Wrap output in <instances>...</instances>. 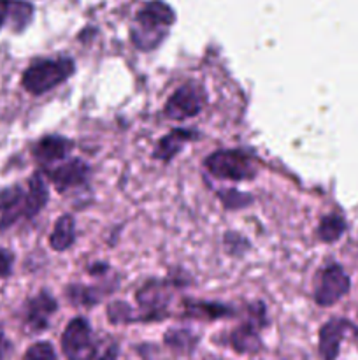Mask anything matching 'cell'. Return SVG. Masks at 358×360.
Here are the masks:
<instances>
[{
	"label": "cell",
	"mask_w": 358,
	"mask_h": 360,
	"mask_svg": "<svg viewBox=\"0 0 358 360\" xmlns=\"http://www.w3.org/2000/svg\"><path fill=\"white\" fill-rule=\"evenodd\" d=\"M165 341H167L171 347L174 348H190L192 347L193 340H192V334L186 333V330H171V333L167 334V338H165Z\"/></svg>",
	"instance_id": "obj_22"
},
{
	"label": "cell",
	"mask_w": 358,
	"mask_h": 360,
	"mask_svg": "<svg viewBox=\"0 0 358 360\" xmlns=\"http://www.w3.org/2000/svg\"><path fill=\"white\" fill-rule=\"evenodd\" d=\"M62 350L67 360H93L97 343L90 323L84 319H74L62 334Z\"/></svg>",
	"instance_id": "obj_4"
},
{
	"label": "cell",
	"mask_w": 358,
	"mask_h": 360,
	"mask_svg": "<svg viewBox=\"0 0 358 360\" xmlns=\"http://www.w3.org/2000/svg\"><path fill=\"white\" fill-rule=\"evenodd\" d=\"M11 267H13V253L0 248V278L9 276Z\"/></svg>",
	"instance_id": "obj_24"
},
{
	"label": "cell",
	"mask_w": 358,
	"mask_h": 360,
	"mask_svg": "<svg viewBox=\"0 0 358 360\" xmlns=\"http://www.w3.org/2000/svg\"><path fill=\"white\" fill-rule=\"evenodd\" d=\"M175 14L167 4L154 0L137 13V27L132 30V41L140 49H153L160 44L165 28L174 23Z\"/></svg>",
	"instance_id": "obj_1"
},
{
	"label": "cell",
	"mask_w": 358,
	"mask_h": 360,
	"mask_svg": "<svg viewBox=\"0 0 358 360\" xmlns=\"http://www.w3.org/2000/svg\"><path fill=\"white\" fill-rule=\"evenodd\" d=\"M97 290L95 288H88L83 287V285H72L69 288V295L72 299L74 304H83V306H90L95 304V302L100 301V295H95Z\"/></svg>",
	"instance_id": "obj_20"
},
{
	"label": "cell",
	"mask_w": 358,
	"mask_h": 360,
	"mask_svg": "<svg viewBox=\"0 0 358 360\" xmlns=\"http://www.w3.org/2000/svg\"><path fill=\"white\" fill-rule=\"evenodd\" d=\"M350 290V278L343 267L332 264L318 273L314 281V301L319 306H332Z\"/></svg>",
	"instance_id": "obj_5"
},
{
	"label": "cell",
	"mask_w": 358,
	"mask_h": 360,
	"mask_svg": "<svg viewBox=\"0 0 358 360\" xmlns=\"http://www.w3.org/2000/svg\"><path fill=\"white\" fill-rule=\"evenodd\" d=\"M56 311V301L48 294L42 292L37 297L30 299L27 304V323L34 330H44L48 327V320Z\"/></svg>",
	"instance_id": "obj_12"
},
{
	"label": "cell",
	"mask_w": 358,
	"mask_h": 360,
	"mask_svg": "<svg viewBox=\"0 0 358 360\" xmlns=\"http://www.w3.org/2000/svg\"><path fill=\"white\" fill-rule=\"evenodd\" d=\"M227 193L230 195V199H227V197H221V199L225 200V204H227L228 207H241V206H246L248 202H251V199L246 197L244 193H237V192H227Z\"/></svg>",
	"instance_id": "obj_25"
},
{
	"label": "cell",
	"mask_w": 358,
	"mask_h": 360,
	"mask_svg": "<svg viewBox=\"0 0 358 360\" xmlns=\"http://www.w3.org/2000/svg\"><path fill=\"white\" fill-rule=\"evenodd\" d=\"M76 239V225H74V218L70 214H63L58 218L55 224V229L49 238V245L56 252H63V250L70 248Z\"/></svg>",
	"instance_id": "obj_16"
},
{
	"label": "cell",
	"mask_w": 358,
	"mask_h": 360,
	"mask_svg": "<svg viewBox=\"0 0 358 360\" xmlns=\"http://www.w3.org/2000/svg\"><path fill=\"white\" fill-rule=\"evenodd\" d=\"M72 148V143L65 137L60 136H46L41 141H37L34 146V157L35 160H39L41 164L48 165L53 162L60 160V158L67 157V153Z\"/></svg>",
	"instance_id": "obj_13"
},
{
	"label": "cell",
	"mask_w": 358,
	"mask_h": 360,
	"mask_svg": "<svg viewBox=\"0 0 358 360\" xmlns=\"http://www.w3.org/2000/svg\"><path fill=\"white\" fill-rule=\"evenodd\" d=\"M7 13H6V0H0V28H2L4 21H6Z\"/></svg>",
	"instance_id": "obj_28"
},
{
	"label": "cell",
	"mask_w": 358,
	"mask_h": 360,
	"mask_svg": "<svg viewBox=\"0 0 358 360\" xmlns=\"http://www.w3.org/2000/svg\"><path fill=\"white\" fill-rule=\"evenodd\" d=\"M98 360H118V347L112 345L111 348H107V350L104 352V355H102Z\"/></svg>",
	"instance_id": "obj_27"
},
{
	"label": "cell",
	"mask_w": 358,
	"mask_h": 360,
	"mask_svg": "<svg viewBox=\"0 0 358 360\" xmlns=\"http://www.w3.org/2000/svg\"><path fill=\"white\" fill-rule=\"evenodd\" d=\"M90 176V167L84 164L79 158H72V160L65 162V164L58 165L53 171H49V178L55 183L58 190L72 188V186L83 185Z\"/></svg>",
	"instance_id": "obj_7"
},
{
	"label": "cell",
	"mask_w": 358,
	"mask_h": 360,
	"mask_svg": "<svg viewBox=\"0 0 358 360\" xmlns=\"http://www.w3.org/2000/svg\"><path fill=\"white\" fill-rule=\"evenodd\" d=\"M190 315H202L207 319H218V316H228L230 315V309L227 306L221 304H207V302H193L188 308Z\"/></svg>",
	"instance_id": "obj_19"
},
{
	"label": "cell",
	"mask_w": 358,
	"mask_h": 360,
	"mask_svg": "<svg viewBox=\"0 0 358 360\" xmlns=\"http://www.w3.org/2000/svg\"><path fill=\"white\" fill-rule=\"evenodd\" d=\"M263 313L265 309H260L258 315L251 319L249 322L242 323L241 327L232 333L230 343L241 354H248V352H256L260 348V338H258V327H262Z\"/></svg>",
	"instance_id": "obj_9"
},
{
	"label": "cell",
	"mask_w": 358,
	"mask_h": 360,
	"mask_svg": "<svg viewBox=\"0 0 358 360\" xmlns=\"http://www.w3.org/2000/svg\"><path fill=\"white\" fill-rule=\"evenodd\" d=\"M11 350V345L9 341L6 340V336H4L2 333H0V360H4L7 357V354H9Z\"/></svg>",
	"instance_id": "obj_26"
},
{
	"label": "cell",
	"mask_w": 358,
	"mask_h": 360,
	"mask_svg": "<svg viewBox=\"0 0 358 360\" xmlns=\"http://www.w3.org/2000/svg\"><path fill=\"white\" fill-rule=\"evenodd\" d=\"M168 297H171V294H167V287L164 283H157V281H151L137 292V301L146 309L147 319L151 320L164 316Z\"/></svg>",
	"instance_id": "obj_8"
},
{
	"label": "cell",
	"mask_w": 358,
	"mask_h": 360,
	"mask_svg": "<svg viewBox=\"0 0 358 360\" xmlns=\"http://www.w3.org/2000/svg\"><path fill=\"white\" fill-rule=\"evenodd\" d=\"M343 232H344V220L339 217V214H329V217H325L318 229L319 238H321V241L325 243L337 241Z\"/></svg>",
	"instance_id": "obj_18"
},
{
	"label": "cell",
	"mask_w": 358,
	"mask_h": 360,
	"mask_svg": "<svg viewBox=\"0 0 358 360\" xmlns=\"http://www.w3.org/2000/svg\"><path fill=\"white\" fill-rule=\"evenodd\" d=\"M204 108V95L199 86L188 83L172 94L165 104V116L168 120H186L199 115Z\"/></svg>",
	"instance_id": "obj_6"
},
{
	"label": "cell",
	"mask_w": 358,
	"mask_h": 360,
	"mask_svg": "<svg viewBox=\"0 0 358 360\" xmlns=\"http://www.w3.org/2000/svg\"><path fill=\"white\" fill-rule=\"evenodd\" d=\"M25 360H56L55 348L48 341H39L32 345L25 354Z\"/></svg>",
	"instance_id": "obj_21"
},
{
	"label": "cell",
	"mask_w": 358,
	"mask_h": 360,
	"mask_svg": "<svg viewBox=\"0 0 358 360\" xmlns=\"http://www.w3.org/2000/svg\"><path fill=\"white\" fill-rule=\"evenodd\" d=\"M347 329L344 320H330L319 330V355L323 360H336L339 355L340 341Z\"/></svg>",
	"instance_id": "obj_11"
},
{
	"label": "cell",
	"mask_w": 358,
	"mask_h": 360,
	"mask_svg": "<svg viewBox=\"0 0 358 360\" xmlns=\"http://www.w3.org/2000/svg\"><path fill=\"white\" fill-rule=\"evenodd\" d=\"M74 74V62L70 58L37 60L25 70L21 84L32 95H42L62 84Z\"/></svg>",
	"instance_id": "obj_2"
},
{
	"label": "cell",
	"mask_w": 358,
	"mask_h": 360,
	"mask_svg": "<svg viewBox=\"0 0 358 360\" xmlns=\"http://www.w3.org/2000/svg\"><path fill=\"white\" fill-rule=\"evenodd\" d=\"M6 13L16 32L23 30L34 16V7L21 0H6Z\"/></svg>",
	"instance_id": "obj_17"
},
{
	"label": "cell",
	"mask_w": 358,
	"mask_h": 360,
	"mask_svg": "<svg viewBox=\"0 0 358 360\" xmlns=\"http://www.w3.org/2000/svg\"><path fill=\"white\" fill-rule=\"evenodd\" d=\"M206 167L214 178L232 179V181L249 179L256 174L251 157L235 150L214 151L206 160Z\"/></svg>",
	"instance_id": "obj_3"
},
{
	"label": "cell",
	"mask_w": 358,
	"mask_h": 360,
	"mask_svg": "<svg viewBox=\"0 0 358 360\" xmlns=\"http://www.w3.org/2000/svg\"><path fill=\"white\" fill-rule=\"evenodd\" d=\"M0 231L11 227L18 218L25 217V193L20 186H11L0 192Z\"/></svg>",
	"instance_id": "obj_10"
},
{
	"label": "cell",
	"mask_w": 358,
	"mask_h": 360,
	"mask_svg": "<svg viewBox=\"0 0 358 360\" xmlns=\"http://www.w3.org/2000/svg\"><path fill=\"white\" fill-rule=\"evenodd\" d=\"M48 186L41 174H34L28 181V192L25 193V218H32L48 202Z\"/></svg>",
	"instance_id": "obj_14"
},
{
	"label": "cell",
	"mask_w": 358,
	"mask_h": 360,
	"mask_svg": "<svg viewBox=\"0 0 358 360\" xmlns=\"http://www.w3.org/2000/svg\"><path fill=\"white\" fill-rule=\"evenodd\" d=\"M107 316L112 320V323L126 322V320H130V308L126 304H121V302H114L107 309Z\"/></svg>",
	"instance_id": "obj_23"
},
{
	"label": "cell",
	"mask_w": 358,
	"mask_h": 360,
	"mask_svg": "<svg viewBox=\"0 0 358 360\" xmlns=\"http://www.w3.org/2000/svg\"><path fill=\"white\" fill-rule=\"evenodd\" d=\"M193 136H195V132H192V130H172L171 134L161 137L160 143L157 144L154 157H157L158 160L168 162L171 158H174L179 151H181V148L185 146V143H188L190 139H193Z\"/></svg>",
	"instance_id": "obj_15"
}]
</instances>
